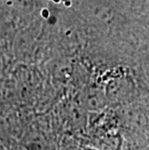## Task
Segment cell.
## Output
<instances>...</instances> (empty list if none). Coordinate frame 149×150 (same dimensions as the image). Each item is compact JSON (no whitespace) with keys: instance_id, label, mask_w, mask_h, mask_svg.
<instances>
[{"instance_id":"1","label":"cell","mask_w":149,"mask_h":150,"mask_svg":"<svg viewBox=\"0 0 149 150\" xmlns=\"http://www.w3.org/2000/svg\"><path fill=\"white\" fill-rule=\"evenodd\" d=\"M58 150H82V149L81 148V146H78L70 142H65L61 144V146H59Z\"/></svg>"},{"instance_id":"2","label":"cell","mask_w":149,"mask_h":150,"mask_svg":"<svg viewBox=\"0 0 149 150\" xmlns=\"http://www.w3.org/2000/svg\"><path fill=\"white\" fill-rule=\"evenodd\" d=\"M0 150H6L5 146H3V144H2L1 142H0Z\"/></svg>"}]
</instances>
